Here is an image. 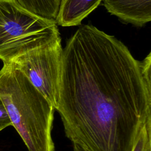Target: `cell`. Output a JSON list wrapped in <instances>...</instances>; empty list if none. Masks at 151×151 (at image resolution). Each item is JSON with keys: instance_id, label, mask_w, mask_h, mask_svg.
<instances>
[{"instance_id": "1", "label": "cell", "mask_w": 151, "mask_h": 151, "mask_svg": "<svg viewBox=\"0 0 151 151\" xmlns=\"http://www.w3.org/2000/svg\"><path fill=\"white\" fill-rule=\"evenodd\" d=\"M65 133L89 151H132L151 120V53L80 24L63 48L57 105Z\"/></svg>"}, {"instance_id": "2", "label": "cell", "mask_w": 151, "mask_h": 151, "mask_svg": "<svg viewBox=\"0 0 151 151\" xmlns=\"http://www.w3.org/2000/svg\"><path fill=\"white\" fill-rule=\"evenodd\" d=\"M0 99L28 151H55L51 130L55 110L12 63L0 70Z\"/></svg>"}, {"instance_id": "3", "label": "cell", "mask_w": 151, "mask_h": 151, "mask_svg": "<svg viewBox=\"0 0 151 151\" xmlns=\"http://www.w3.org/2000/svg\"><path fill=\"white\" fill-rule=\"evenodd\" d=\"M59 36L55 20L28 11L16 0H0V60L4 64Z\"/></svg>"}, {"instance_id": "4", "label": "cell", "mask_w": 151, "mask_h": 151, "mask_svg": "<svg viewBox=\"0 0 151 151\" xmlns=\"http://www.w3.org/2000/svg\"><path fill=\"white\" fill-rule=\"evenodd\" d=\"M60 36L21 55L11 63L21 71L54 106L57 105L62 62Z\"/></svg>"}, {"instance_id": "5", "label": "cell", "mask_w": 151, "mask_h": 151, "mask_svg": "<svg viewBox=\"0 0 151 151\" xmlns=\"http://www.w3.org/2000/svg\"><path fill=\"white\" fill-rule=\"evenodd\" d=\"M111 14L124 22L142 27L151 21V0H102Z\"/></svg>"}, {"instance_id": "6", "label": "cell", "mask_w": 151, "mask_h": 151, "mask_svg": "<svg viewBox=\"0 0 151 151\" xmlns=\"http://www.w3.org/2000/svg\"><path fill=\"white\" fill-rule=\"evenodd\" d=\"M101 1L102 0H61L55 22L57 25L62 27L79 25Z\"/></svg>"}, {"instance_id": "7", "label": "cell", "mask_w": 151, "mask_h": 151, "mask_svg": "<svg viewBox=\"0 0 151 151\" xmlns=\"http://www.w3.org/2000/svg\"><path fill=\"white\" fill-rule=\"evenodd\" d=\"M23 8L40 17L55 21L61 0H16Z\"/></svg>"}, {"instance_id": "8", "label": "cell", "mask_w": 151, "mask_h": 151, "mask_svg": "<svg viewBox=\"0 0 151 151\" xmlns=\"http://www.w3.org/2000/svg\"><path fill=\"white\" fill-rule=\"evenodd\" d=\"M132 151H151V120L140 130Z\"/></svg>"}, {"instance_id": "9", "label": "cell", "mask_w": 151, "mask_h": 151, "mask_svg": "<svg viewBox=\"0 0 151 151\" xmlns=\"http://www.w3.org/2000/svg\"><path fill=\"white\" fill-rule=\"evenodd\" d=\"M9 126H12L11 122L4 103L0 99V132Z\"/></svg>"}, {"instance_id": "10", "label": "cell", "mask_w": 151, "mask_h": 151, "mask_svg": "<svg viewBox=\"0 0 151 151\" xmlns=\"http://www.w3.org/2000/svg\"><path fill=\"white\" fill-rule=\"evenodd\" d=\"M73 151H89V150L77 144L73 143Z\"/></svg>"}]
</instances>
